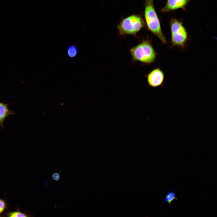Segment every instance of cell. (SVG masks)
Instances as JSON below:
<instances>
[{
	"instance_id": "1",
	"label": "cell",
	"mask_w": 217,
	"mask_h": 217,
	"mask_svg": "<svg viewBox=\"0 0 217 217\" xmlns=\"http://www.w3.org/2000/svg\"><path fill=\"white\" fill-rule=\"evenodd\" d=\"M132 61H140L149 64L154 62L156 53L149 39H143L139 44L130 50Z\"/></svg>"
},
{
	"instance_id": "2",
	"label": "cell",
	"mask_w": 217,
	"mask_h": 217,
	"mask_svg": "<svg viewBox=\"0 0 217 217\" xmlns=\"http://www.w3.org/2000/svg\"><path fill=\"white\" fill-rule=\"evenodd\" d=\"M144 16L147 29L163 43H166V38L162 30L160 22L154 8L153 0H145Z\"/></svg>"
},
{
	"instance_id": "3",
	"label": "cell",
	"mask_w": 217,
	"mask_h": 217,
	"mask_svg": "<svg viewBox=\"0 0 217 217\" xmlns=\"http://www.w3.org/2000/svg\"><path fill=\"white\" fill-rule=\"evenodd\" d=\"M145 25L144 20L138 14H132L123 19L117 26L120 35H135Z\"/></svg>"
},
{
	"instance_id": "4",
	"label": "cell",
	"mask_w": 217,
	"mask_h": 217,
	"mask_svg": "<svg viewBox=\"0 0 217 217\" xmlns=\"http://www.w3.org/2000/svg\"><path fill=\"white\" fill-rule=\"evenodd\" d=\"M170 25L172 45L184 48L188 39L186 30L182 23L176 19H172Z\"/></svg>"
},
{
	"instance_id": "5",
	"label": "cell",
	"mask_w": 217,
	"mask_h": 217,
	"mask_svg": "<svg viewBox=\"0 0 217 217\" xmlns=\"http://www.w3.org/2000/svg\"><path fill=\"white\" fill-rule=\"evenodd\" d=\"M149 86L156 87L161 86L163 83L165 75L159 68L153 69L146 75Z\"/></svg>"
},
{
	"instance_id": "6",
	"label": "cell",
	"mask_w": 217,
	"mask_h": 217,
	"mask_svg": "<svg viewBox=\"0 0 217 217\" xmlns=\"http://www.w3.org/2000/svg\"><path fill=\"white\" fill-rule=\"evenodd\" d=\"M191 0H167L165 6L161 10L162 12H167L175 10L184 9L186 6Z\"/></svg>"
},
{
	"instance_id": "7",
	"label": "cell",
	"mask_w": 217,
	"mask_h": 217,
	"mask_svg": "<svg viewBox=\"0 0 217 217\" xmlns=\"http://www.w3.org/2000/svg\"><path fill=\"white\" fill-rule=\"evenodd\" d=\"M13 114V112L9 109L7 104L0 102V125L3 126V122L5 118Z\"/></svg>"
},
{
	"instance_id": "8",
	"label": "cell",
	"mask_w": 217,
	"mask_h": 217,
	"mask_svg": "<svg viewBox=\"0 0 217 217\" xmlns=\"http://www.w3.org/2000/svg\"><path fill=\"white\" fill-rule=\"evenodd\" d=\"M77 49L75 46H70L67 50L68 55L71 58L74 57L77 55Z\"/></svg>"
},
{
	"instance_id": "9",
	"label": "cell",
	"mask_w": 217,
	"mask_h": 217,
	"mask_svg": "<svg viewBox=\"0 0 217 217\" xmlns=\"http://www.w3.org/2000/svg\"><path fill=\"white\" fill-rule=\"evenodd\" d=\"M176 198L175 193L173 192H170L166 196L165 198V200L167 203H171Z\"/></svg>"
},
{
	"instance_id": "10",
	"label": "cell",
	"mask_w": 217,
	"mask_h": 217,
	"mask_svg": "<svg viewBox=\"0 0 217 217\" xmlns=\"http://www.w3.org/2000/svg\"><path fill=\"white\" fill-rule=\"evenodd\" d=\"M9 216L12 217H26V215L20 212H15L11 213L9 214Z\"/></svg>"
},
{
	"instance_id": "11",
	"label": "cell",
	"mask_w": 217,
	"mask_h": 217,
	"mask_svg": "<svg viewBox=\"0 0 217 217\" xmlns=\"http://www.w3.org/2000/svg\"><path fill=\"white\" fill-rule=\"evenodd\" d=\"M52 177L54 180L58 181L60 178V175L58 173H55L52 174Z\"/></svg>"
},
{
	"instance_id": "12",
	"label": "cell",
	"mask_w": 217,
	"mask_h": 217,
	"mask_svg": "<svg viewBox=\"0 0 217 217\" xmlns=\"http://www.w3.org/2000/svg\"><path fill=\"white\" fill-rule=\"evenodd\" d=\"M5 203L4 201L0 199V213L2 212L5 208Z\"/></svg>"
}]
</instances>
